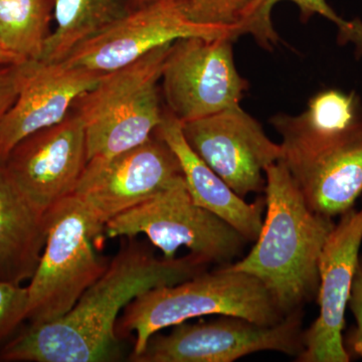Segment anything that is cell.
Wrapping results in <instances>:
<instances>
[{
  "label": "cell",
  "instance_id": "obj_6",
  "mask_svg": "<svg viewBox=\"0 0 362 362\" xmlns=\"http://www.w3.org/2000/svg\"><path fill=\"white\" fill-rule=\"evenodd\" d=\"M108 239L144 235L166 259L175 258L180 247L211 265L233 264L242 256L247 240L230 223L195 204L183 175L170 187L104 226Z\"/></svg>",
  "mask_w": 362,
  "mask_h": 362
},
{
  "label": "cell",
  "instance_id": "obj_20",
  "mask_svg": "<svg viewBox=\"0 0 362 362\" xmlns=\"http://www.w3.org/2000/svg\"><path fill=\"white\" fill-rule=\"evenodd\" d=\"M280 1H291L296 4L304 21L318 14L335 23L340 44L351 42L356 45L357 54L362 56V21L358 18L343 20L326 0H256L246 21L240 26V35H252L259 47L269 51L273 49L280 37L274 28L272 11Z\"/></svg>",
  "mask_w": 362,
  "mask_h": 362
},
{
  "label": "cell",
  "instance_id": "obj_26",
  "mask_svg": "<svg viewBox=\"0 0 362 362\" xmlns=\"http://www.w3.org/2000/svg\"><path fill=\"white\" fill-rule=\"evenodd\" d=\"M26 62L25 59L11 51L4 42L0 40V66L18 65Z\"/></svg>",
  "mask_w": 362,
  "mask_h": 362
},
{
  "label": "cell",
  "instance_id": "obj_24",
  "mask_svg": "<svg viewBox=\"0 0 362 362\" xmlns=\"http://www.w3.org/2000/svg\"><path fill=\"white\" fill-rule=\"evenodd\" d=\"M349 306L356 318V325L350 331L345 347L350 357L354 354L362 358V256L359 257L357 264Z\"/></svg>",
  "mask_w": 362,
  "mask_h": 362
},
{
  "label": "cell",
  "instance_id": "obj_14",
  "mask_svg": "<svg viewBox=\"0 0 362 362\" xmlns=\"http://www.w3.org/2000/svg\"><path fill=\"white\" fill-rule=\"evenodd\" d=\"M362 244V211L352 209L340 216L319 259V315L303 333L299 362H349L343 338L345 311Z\"/></svg>",
  "mask_w": 362,
  "mask_h": 362
},
{
  "label": "cell",
  "instance_id": "obj_21",
  "mask_svg": "<svg viewBox=\"0 0 362 362\" xmlns=\"http://www.w3.org/2000/svg\"><path fill=\"white\" fill-rule=\"evenodd\" d=\"M358 105L354 93L328 89L317 93L309 101L307 110L300 115H290L292 122L315 134H332L358 122Z\"/></svg>",
  "mask_w": 362,
  "mask_h": 362
},
{
  "label": "cell",
  "instance_id": "obj_18",
  "mask_svg": "<svg viewBox=\"0 0 362 362\" xmlns=\"http://www.w3.org/2000/svg\"><path fill=\"white\" fill-rule=\"evenodd\" d=\"M131 11L129 0H56V30L45 42L40 61H64L78 45Z\"/></svg>",
  "mask_w": 362,
  "mask_h": 362
},
{
  "label": "cell",
  "instance_id": "obj_10",
  "mask_svg": "<svg viewBox=\"0 0 362 362\" xmlns=\"http://www.w3.org/2000/svg\"><path fill=\"white\" fill-rule=\"evenodd\" d=\"M181 176L177 157L154 132L134 148L88 160L73 194L104 230L112 218L151 199Z\"/></svg>",
  "mask_w": 362,
  "mask_h": 362
},
{
  "label": "cell",
  "instance_id": "obj_27",
  "mask_svg": "<svg viewBox=\"0 0 362 362\" xmlns=\"http://www.w3.org/2000/svg\"><path fill=\"white\" fill-rule=\"evenodd\" d=\"M152 1H154V0H129L131 11L138 8V7L145 6V4H149V2Z\"/></svg>",
  "mask_w": 362,
  "mask_h": 362
},
{
  "label": "cell",
  "instance_id": "obj_3",
  "mask_svg": "<svg viewBox=\"0 0 362 362\" xmlns=\"http://www.w3.org/2000/svg\"><path fill=\"white\" fill-rule=\"evenodd\" d=\"M220 315L275 325L285 318L263 283L226 267L143 293L124 308L117 322L119 337L135 333L130 357L139 356L152 335L197 317Z\"/></svg>",
  "mask_w": 362,
  "mask_h": 362
},
{
  "label": "cell",
  "instance_id": "obj_5",
  "mask_svg": "<svg viewBox=\"0 0 362 362\" xmlns=\"http://www.w3.org/2000/svg\"><path fill=\"white\" fill-rule=\"evenodd\" d=\"M47 221L44 252L28 286L26 320L32 325L65 316L109 265L93 247L104 237L103 228L75 195L54 204L47 211Z\"/></svg>",
  "mask_w": 362,
  "mask_h": 362
},
{
  "label": "cell",
  "instance_id": "obj_13",
  "mask_svg": "<svg viewBox=\"0 0 362 362\" xmlns=\"http://www.w3.org/2000/svg\"><path fill=\"white\" fill-rule=\"evenodd\" d=\"M87 162L84 123L71 110L62 122L21 140L1 164L18 189L47 213L74 194Z\"/></svg>",
  "mask_w": 362,
  "mask_h": 362
},
{
  "label": "cell",
  "instance_id": "obj_11",
  "mask_svg": "<svg viewBox=\"0 0 362 362\" xmlns=\"http://www.w3.org/2000/svg\"><path fill=\"white\" fill-rule=\"evenodd\" d=\"M192 37H239L235 30L194 23L181 0H154L78 45L64 61L106 74L130 65L162 45Z\"/></svg>",
  "mask_w": 362,
  "mask_h": 362
},
{
  "label": "cell",
  "instance_id": "obj_23",
  "mask_svg": "<svg viewBox=\"0 0 362 362\" xmlns=\"http://www.w3.org/2000/svg\"><path fill=\"white\" fill-rule=\"evenodd\" d=\"M28 287L0 279V344L26 320Z\"/></svg>",
  "mask_w": 362,
  "mask_h": 362
},
{
  "label": "cell",
  "instance_id": "obj_7",
  "mask_svg": "<svg viewBox=\"0 0 362 362\" xmlns=\"http://www.w3.org/2000/svg\"><path fill=\"white\" fill-rule=\"evenodd\" d=\"M271 124L282 138L284 162L307 206L328 218L351 211L362 192V120L332 134H314L279 114Z\"/></svg>",
  "mask_w": 362,
  "mask_h": 362
},
{
  "label": "cell",
  "instance_id": "obj_17",
  "mask_svg": "<svg viewBox=\"0 0 362 362\" xmlns=\"http://www.w3.org/2000/svg\"><path fill=\"white\" fill-rule=\"evenodd\" d=\"M47 235V213L18 189L0 163V279L16 284L30 281Z\"/></svg>",
  "mask_w": 362,
  "mask_h": 362
},
{
  "label": "cell",
  "instance_id": "obj_28",
  "mask_svg": "<svg viewBox=\"0 0 362 362\" xmlns=\"http://www.w3.org/2000/svg\"><path fill=\"white\" fill-rule=\"evenodd\" d=\"M361 211H362V209H361Z\"/></svg>",
  "mask_w": 362,
  "mask_h": 362
},
{
  "label": "cell",
  "instance_id": "obj_12",
  "mask_svg": "<svg viewBox=\"0 0 362 362\" xmlns=\"http://www.w3.org/2000/svg\"><path fill=\"white\" fill-rule=\"evenodd\" d=\"M181 125L189 146L235 194L264 192V173L281 160L282 146L240 105Z\"/></svg>",
  "mask_w": 362,
  "mask_h": 362
},
{
  "label": "cell",
  "instance_id": "obj_15",
  "mask_svg": "<svg viewBox=\"0 0 362 362\" xmlns=\"http://www.w3.org/2000/svg\"><path fill=\"white\" fill-rule=\"evenodd\" d=\"M103 75L65 61L21 63L18 97L0 123V163L28 135L62 122Z\"/></svg>",
  "mask_w": 362,
  "mask_h": 362
},
{
  "label": "cell",
  "instance_id": "obj_22",
  "mask_svg": "<svg viewBox=\"0 0 362 362\" xmlns=\"http://www.w3.org/2000/svg\"><path fill=\"white\" fill-rule=\"evenodd\" d=\"M188 18L199 25L235 30L240 35L256 0H181Z\"/></svg>",
  "mask_w": 362,
  "mask_h": 362
},
{
  "label": "cell",
  "instance_id": "obj_2",
  "mask_svg": "<svg viewBox=\"0 0 362 362\" xmlns=\"http://www.w3.org/2000/svg\"><path fill=\"white\" fill-rule=\"evenodd\" d=\"M265 178L266 218L256 244L223 267L258 278L287 316L317 297L319 259L337 223L309 209L282 160L266 168Z\"/></svg>",
  "mask_w": 362,
  "mask_h": 362
},
{
  "label": "cell",
  "instance_id": "obj_8",
  "mask_svg": "<svg viewBox=\"0 0 362 362\" xmlns=\"http://www.w3.org/2000/svg\"><path fill=\"white\" fill-rule=\"evenodd\" d=\"M230 37H192L171 45L163 69L166 110L181 124L239 106L249 82L240 75Z\"/></svg>",
  "mask_w": 362,
  "mask_h": 362
},
{
  "label": "cell",
  "instance_id": "obj_16",
  "mask_svg": "<svg viewBox=\"0 0 362 362\" xmlns=\"http://www.w3.org/2000/svg\"><path fill=\"white\" fill-rule=\"evenodd\" d=\"M180 162L188 192L195 204L230 223L247 240L256 242L263 226L265 199L249 204L235 194L189 146L182 125L165 109L157 130Z\"/></svg>",
  "mask_w": 362,
  "mask_h": 362
},
{
  "label": "cell",
  "instance_id": "obj_9",
  "mask_svg": "<svg viewBox=\"0 0 362 362\" xmlns=\"http://www.w3.org/2000/svg\"><path fill=\"white\" fill-rule=\"evenodd\" d=\"M302 310L272 326L221 316L211 322L173 326L169 334L152 335L134 362H233L259 351L297 357L303 351Z\"/></svg>",
  "mask_w": 362,
  "mask_h": 362
},
{
  "label": "cell",
  "instance_id": "obj_19",
  "mask_svg": "<svg viewBox=\"0 0 362 362\" xmlns=\"http://www.w3.org/2000/svg\"><path fill=\"white\" fill-rule=\"evenodd\" d=\"M54 6L56 0H0V40L25 61L40 59Z\"/></svg>",
  "mask_w": 362,
  "mask_h": 362
},
{
  "label": "cell",
  "instance_id": "obj_1",
  "mask_svg": "<svg viewBox=\"0 0 362 362\" xmlns=\"http://www.w3.org/2000/svg\"><path fill=\"white\" fill-rule=\"evenodd\" d=\"M106 271L65 316L32 325L4 344L7 362L106 361L115 354L120 312L151 289L185 282L207 270L197 255L159 259L148 247L128 238Z\"/></svg>",
  "mask_w": 362,
  "mask_h": 362
},
{
  "label": "cell",
  "instance_id": "obj_25",
  "mask_svg": "<svg viewBox=\"0 0 362 362\" xmlns=\"http://www.w3.org/2000/svg\"><path fill=\"white\" fill-rule=\"evenodd\" d=\"M20 65L0 66V123L18 97Z\"/></svg>",
  "mask_w": 362,
  "mask_h": 362
},
{
  "label": "cell",
  "instance_id": "obj_4",
  "mask_svg": "<svg viewBox=\"0 0 362 362\" xmlns=\"http://www.w3.org/2000/svg\"><path fill=\"white\" fill-rule=\"evenodd\" d=\"M173 44L104 74L95 87L76 100L71 109L84 123L88 160L134 148L160 126L165 109L161 107L159 83Z\"/></svg>",
  "mask_w": 362,
  "mask_h": 362
}]
</instances>
